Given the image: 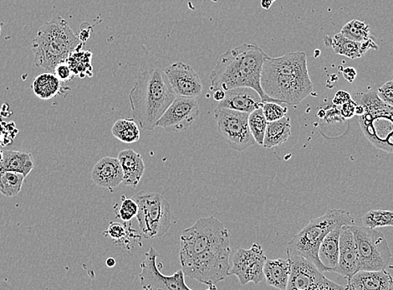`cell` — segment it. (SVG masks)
<instances>
[{"label":"cell","mask_w":393,"mask_h":290,"mask_svg":"<svg viewBox=\"0 0 393 290\" xmlns=\"http://www.w3.org/2000/svg\"><path fill=\"white\" fill-rule=\"evenodd\" d=\"M269 56L256 44L244 43L219 56L210 75L212 92L248 88L259 94L262 103H278L266 95L261 87L264 63Z\"/></svg>","instance_id":"cell-1"},{"label":"cell","mask_w":393,"mask_h":290,"mask_svg":"<svg viewBox=\"0 0 393 290\" xmlns=\"http://www.w3.org/2000/svg\"><path fill=\"white\" fill-rule=\"evenodd\" d=\"M261 87L266 95L281 104L297 105L313 92L305 52L267 57L262 70Z\"/></svg>","instance_id":"cell-2"},{"label":"cell","mask_w":393,"mask_h":290,"mask_svg":"<svg viewBox=\"0 0 393 290\" xmlns=\"http://www.w3.org/2000/svg\"><path fill=\"white\" fill-rule=\"evenodd\" d=\"M176 97L161 69L141 72L129 93L133 120L142 129L153 131Z\"/></svg>","instance_id":"cell-3"},{"label":"cell","mask_w":393,"mask_h":290,"mask_svg":"<svg viewBox=\"0 0 393 290\" xmlns=\"http://www.w3.org/2000/svg\"><path fill=\"white\" fill-rule=\"evenodd\" d=\"M81 42L67 20L56 17L39 28L32 40V51L37 67L47 72H52L61 63H65L72 52L81 50Z\"/></svg>","instance_id":"cell-4"},{"label":"cell","mask_w":393,"mask_h":290,"mask_svg":"<svg viewBox=\"0 0 393 290\" xmlns=\"http://www.w3.org/2000/svg\"><path fill=\"white\" fill-rule=\"evenodd\" d=\"M354 219L349 212L342 209H333L327 211L325 215L319 216L310 222L298 232L290 241L286 248L287 256H301L316 265L322 273L328 272L319 259V248L322 241L330 232L338 227L351 226Z\"/></svg>","instance_id":"cell-5"},{"label":"cell","mask_w":393,"mask_h":290,"mask_svg":"<svg viewBox=\"0 0 393 290\" xmlns=\"http://www.w3.org/2000/svg\"><path fill=\"white\" fill-rule=\"evenodd\" d=\"M355 99L364 108L359 124L367 140L376 149L393 154V107L383 104L375 92L358 93Z\"/></svg>","instance_id":"cell-6"},{"label":"cell","mask_w":393,"mask_h":290,"mask_svg":"<svg viewBox=\"0 0 393 290\" xmlns=\"http://www.w3.org/2000/svg\"><path fill=\"white\" fill-rule=\"evenodd\" d=\"M231 242L186 259H180L184 275L208 286L215 285L229 275Z\"/></svg>","instance_id":"cell-7"},{"label":"cell","mask_w":393,"mask_h":290,"mask_svg":"<svg viewBox=\"0 0 393 290\" xmlns=\"http://www.w3.org/2000/svg\"><path fill=\"white\" fill-rule=\"evenodd\" d=\"M133 198L138 205L137 219L145 239L165 236L171 227L170 203L157 192L139 191Z\"/></svg>","instance_id":"cell-8"},{"label":"cell","mask_w":393,"mask_h":290,"mask_svg":"<svg viewBox=\"0 0 393 290\" xmlns=\"http://www.w3.org/2000/svg\"><path fill=\"white\" fill-rule=\"evenodd\" d=\"M179 257L186 259L231 242V235L224 225L214 216L200 218L180 236Z\"/></svg>","instance_id":"cell-9"},{"label":"cell","mask_w":393,"mask_h":290,"mask_svg":"<svg viewBox=\"0 0 393 290\" xmlns=\"http://www.w3.org/2000/svg\"><path fill=\"white\" fill-rule=\"evenodd\" d=\"M359 264L358 271H379L386 269L392 259L391 249L386 238L374 228L351 225Z\"/></svg>","instance_id":"cell-10"},{"label":"cell","mask_w":393,"mask_h":290,"mask_svg":"<svg viewBox=\"0 0 393 290\" xmlns=\"http://www.w3.org/2000/svg\"><path fill=\"white\" fill-rule=\"evenodd\" d=\"M249 113L217 107L214 118L224 140L233 150L242 152L256 144L249 127Z\"/></svg>","instance_id":"cell-11"},{"label":"cell","mask_w":393,"mask_h":290,"mask_svg":"<svg viewBox=\"0 0 393 290\" xmlns=\"http://www.w3.org/2000/svg\"><path fill=\"white\" fill-rule=\"evenodd\" d=\"M158 255L153 247L146 252L145 259L141 263L139 275L143 290H192L185 283L184 273L181 271L173 275H165L157 264ZM206 290H218L215 285L208 286Z\"/></svg>","instance_id":"cell-12"},{"label":"cell","mask_w":393,"mask_h":290,"mask_svg":"<svg viewBox=\"0 0 393 290\" xmlns=\"http://www.w3.org/2000/svg\"><path fill=\"white\" fill-rule=\"evenodd\" d=\"M292 272L285 290H344L340 285L327 279L316 265L301 256L288 257Z\"/></svg>","instance_id":"cell-13"},{"label":"cell","mask_w":393,"mask_h":290,"mask_svg":"<svg viewBox=\"0 0 393 290\" xmlns=\"http://www.w3.org/2000/svg\"><path fill=\"white\" fill-rule=\"evenodd\" d=\"M267 260L264 249L256 243L249 249L240 248L233 256L229 275L238 277L241 285L258 284L265 279L264 267Z\"/></svg>","instance_id":"cell-14"},{"label":"cell","mask_w":393,"mask_h":290,"mask_svg":"<svg viewBox=\"0 0 393 290\" xmlns=\"http://www.w3.org/2000/svg\"><path fill=\"white\" fill-rule=\"evenodd\" d=\"M199 114V105L196 99L177 97L158 120L157 127L167 132L185 131L194 124Z\"/></svg>","instance_id":"cell-15"},{"label":"cell","mask_w":393,"mask_h":290,"mask_svg":"<svg viewBox=\"0 0 393 290\" xmlns=\"http://www.w3.org/2000/svg\"><path fill=\"white\" fill-rule=\"evenodd\" d=\"M163 72L176 97L196 99L201 95L203 88L202 81L190 65L178 61Z\"/></svg>","instance_id":"cell-16"},{"label":"cell","mask_w":393,"mask_h":290,"mask_svg":"<svg viewBox=\"0 0 393 290\" xmlns=\"http://www.w3.org/2000/svg\"><path fill=\"white\" fill-rule=\"evenodd\" d=\"M358 252L351 226H343L340 235L339 260L337 266L331 272L339 273L349 280L358 273Z\"/></svg>","instance_id":"cell-17"},{"label":"cell","mask_w":393,"mask_h":290,"mask_svg":"<svg viewBox=\"0 0 393 290\" xmlns=\"http://www.w3.org/2000/svg\"><path fill=\"white\" fill-rule=\"evenodd\" d=\"M92 179L97 186L113 191L124 182V171L118 159H101L93 167Z\"/></svg>","instance_id":"cell-18"},{"label":"cell","mask_w":393,"mask_h":290,"mask_svg":"<svg viewBox=\"0 0 393 290\" xmlns=\"http://www.w3.org/2000/svg\"><path fill=\"white\" fill-rule=\"evenodd\" d=\"M263 103L255 90L239 88L226 92L224 100L219 102L218 108L233 110V111L251 113L262 108Z\"/></svg>","instance_id":"cell-19"},{"label":"cell","mask_w":393,"mask_h":290,"mask_svg":"<svg viewBox=\"0 0 393 290\" xmlns=\"http://www.w3.org/2000/svg\"><path fill=\"white\" fill-rule=\"evenodd\" d=\"M324 43L326 47L333 48L335 54L346 56L352 60L361 58L369 50L378 51L379 49L374 38L363 42H357L346 38L341 34V32L335 34L333 38L329 35L325 36Z\"/></svg>","instance_id":"cell-20"},{"label":"cell","mask_w":393,"mask_h":290,"mask_svg":"<svg viewBox=\"0 0 393 290\" xmlns=\"http://www.w3.org/2000/svg\"><path fill=\"white\" fill-rule=\"evenodd\" d=\"M393 277L386 269L379 271H358L347 280L348 290H391Z\"/></svg>","instance_id":"cell-21"},{"label":"cell","mask_w":393,"mask_h":290,"mask_svg":"<svg viewBox=\"0 0 393 290\" xmlns=\"http://www.w3.org/2000/svg\"><path fill=\"white\" fill-rule=\"evenodd\" d=\"M124 171V184L126 186L137 188L145 172V164L142 155L132 149L122 150L118 154Z\"/></svg>","instance_id":"cell-22"},{"label":"cell","mask_w":393,"mask_h":290,"mask_svg":"<svg viewBox=\"0 0 393 290\" xmlns=\"http://www.w3.org/2000/svg\"><path fill=\"white\" fill-rule=\"evenodd\" d=\"M292 272V265L289 259L266 260L264 275L266 282L272 287L285 290Z\"/></svg>","instance_id":"cell-23"},{"label":"cell","mask_w":393,"mask_h":290,"mask_svg":"<svg viewBox=\"0 0 393 290\" xmlns=\"http://www.w3.org/2000/svg\"><path fill=\"white\" fill-rule=\"evenodd\" d=\"M0 168L3 171L22 174L26 177L35 168V163L31 153L26 151L7 150L2 154L0 159Z\"/></svg>","instance_id":"cell-24"},{"label":"cell","mask_w":393,"mask_h":290,"mask_svg":"<svg viewBox=\"0 0 393 290\" xmlns=\"http://www.w3.org/2000/svg\"><path fill=\"white\" fill-rule=\"evenodd\" d=\"M342 227H338L330 232L322 241L321 247L319 248V259L328 272H331L338 264L340 235H341Z\"/></svg>","instance_id":"cell-25"},{"label":"cell","mask_w":393,"mask_h":290,"mask_svg":"<svg viewBox=\"0 0 393 290\" xmlns=\"http://www.w3.org/2000/svg\"><path fill=\"white\" fill-rule=\"evenodd\" d=\"M292 136V124L290 118L285 117L278 121L268 122L263 146L270 149L283 145Z\"/></svg>","instance_id":"cell-26"},{"label":"cell","mask_w":393,"mask_h":290,"mask_svg":"<svg viewBox=\"0 0 393 290\" xmlns=\"http://www.w3.org/2000/svg\"><path fill=\"white\" fill-rule=\"evenodd\" d=\"M60 81L52 72H44L37 76L32 83L35 95L42 100L53 99L60 93Z\"/></svg>","instance_id":"cell-27"},{"label":"cell","mask_w":393,"mask_h":290,"mask_svg":"<svg viewBox=\"0 0 393 290\" xmlns=\"http://www.w3.org/2000/svg\"><path fill=\"white\" fill-rule=\"evenodd\" d=\"M92 56L91 51L78 50L67 57L65 63L71 68L74 77L83 79L93 76Z\"/></svg>","instance_id":"cell-28"},{"label":"cell","mask_w":393,"mask_h":290,"mask_svg":"<svg viewBox=\"0 0 393 290\" xmlns=\"http://www.w3.org/2000/svg\"><path fill=\"white\" fill-rule=\"evenodd\" d=\"M128 223H110L108 229L105 232V234L113 239L117 245L130 249V245L140 240L142 235H139L137 232L134 230Z\"/></svg>","instance_id":"cell-29"},{"label":"cell","mask_w":393,"mask_h":290,"mask_svg":"<svg viewBox=\"0 0 393 290\" xmlns=\"http://www.w3.org/2000/svg\"><path fill=\"white\" fill-rule=\"evenodd\" d=\"M112 136L125 144H133L140 140V129L133 118H122L115 122Z\"/></svg>","instance_id":"cell-30"},{"label":"cell","mask_w":393,"mask_h":290,"mask_svg":"<svg viewBox=\"0 0 393 290\" xmlns=\"http://www.w3.org/2000/svg\"><path fill=\"white\" fill-rule=\"evenodd\" d=\"M24 179L22 174L0 168V193L7 198L15 197L22 191Z\"/></svg>","instance_id":"cell-31"},{"label":"cell","mask_w":393,"mask_h":290,"mask_svg":"<svg viewBox=\"0 0 393 290\" xmlns=\"http://www.w3.org/2000/svg\"><path fill=\"white\" fill-rule=\"evenodd\" d=\"M341 34L346 38L357 42H363L372 38L369 26L356 19L351 20L342 27Z\"/></svg>","instance_id":"cell-32"},{"label":"cell","mask_w":393,"mask_h":290,"mask_svg":"<svg viewBox=\"0 0 393 290\" xmlns=\"http://www.w3.org/2000/svg\"><path fill=\"white\" fill-rule=\"evenodd\" d=\"M268 121L264 115L262 108L255 110L249 113V130L256 144L263 145L266 129H267Z\"/></svg>","instance_id":"cell-33"},{"label":"cell","mask_w":393,"mask_h":290,"mask_svg":"<svg viewBox=\"0 0 393 290\" xmlns=\"http://www.w3.org/2000/svg\"><path fill=\"white\" fill-rule=\"evenodd\" d=\"M364 227L376 228L393 227V211L371 210L362 216Z\"/></svg>","instance_id":"cell-34"},{"label":"cell","mask_w":393,"mask_h":290,"mask_svg":"<svg viewBox=\"0 0 393 290\" xmlns=\"http://www.w3.org/2000/svg\"><path fill=\"white\" fill-rule=\"evenodd\" d=\"M138 209L137 203L133 198L122 195L121 207L116 212L117 218L125 223H130L134 218H137Z\"/></svg>","instance_id":"cell-35"},{"label":"cell","mask_w":393,"mask_h":290,"mask_svg":"<svg viewBox=\"0 0 393 290\" xmlns=\"http://www.w3.org/2000/svg\"><path fill=\"white\" fill-rule=\"evenodd\" d=\"M278 103H264L262 105L264 115L268 122L278 121L286 116L288 108Z\"/></svg>","instance_id":"cell-36"},{"label":"cell","mask_w":393,"mask_h":290,"mask_svg":"<svg viewBox=\"0 0 393 290\" xmlns=\"http://www.w3.org/2000/svg\"><path fill=\"white\" fill-rule=\"evenodd\" d=\"M379 99L383 104L393 107V80L387 81L378 90Z\"/></svg>","instance_id":"cell-37"},{"label":"cell","mask_w":393,"mask_h":290,"mask_svg":"<svg viewBox=\"0 0 393 290\" xmlns=\"http://www.w3.org/2000/svg\"><path fill=\"white\" fill-rule=\"evenodd\" d=\"M53 73L60 81V83H67V81L74 79L71 68L69 67L67 63H61L57 65Z\"/></svg>","instance_id":"cell-38"},{"label":"cell","mask_w":393,"mask_h":290,"mask_svg":"<svg viewBox=\"0 0 393 290\" xmlns=\"http://www.w3.org/2000/svg\"><path fill=\"white\" fill-rule=\"evenodd\" d=\"M324 113L325 114L323 118H324L327 122H341L345 120V118L342 117L341 111H340L338 107L334 104L331 106V107L324 109Z\"/></svg>","instance_id":"cell-39"},{"label":"cell","mask_w":393,"mask_h":290,"mask_svg":"<svg viewBox=\"0 0 393 290\" xmlns=\"http://www.w3.org/2000/svg\"><path fill=\"white\" fill-rule=\"evenodd\" d=\"M357 102L351 100L350 102H348L347 104L341 106L340 111H341L342 117L345 118V120L353 117L355 115L356 107H357Z\"/></svg>","instance_id":"cell-40"},{"label":"cell","mask_w":393,"mask_h":290,"mask_svg":"<svg viewBox=\"0 0 393 290\" xmlns=\"http://www.w3.org/2000/svg\"><path fill=\"white\" fill-rule=\"evenodd\" d=\"M352 100L351 94L346 91H338L335 94L333 99V104L337 107H341V106L346 104L348 102Z\"/></svg>","instance_id":"cell-41"},{"label":"cell","mask_w":393,"mask_h":290,"mask_svg":"<svg viewBox=\"0 0 393 290\" xmlns=\"http://www.w3.org/2000/svg\"><path fill=\"white\" fill-rule=\"evenodd\" d=\"M92 31L93 28L89 23H83V24H81L80 29V35H78L79 36L81 42L83 43L87 42V40H89L90 38H91Z\"/></svg>","instance_id":"cell-42"},{"label":"cell","mask_w":393,"mask_h":290,"mask_svg":"<svg viewBox=\"0 0 393 290\" xmlns=\"http://www.w3.org/2000/svg\"><path fill=\"white\" fill-rule=\"evenodd\" d=\"M343 77L348 83H352L358 76V72L353 67H346L342 72Z\"/></svg>","instance_id":"cell-43"},{"label":"cell","mask_w":393,"mask_h":290,"mask_svg":"<svg viewBox=\"0 0 393 290\" xmlns=\"http://www.w3.org/2000/svg\"><path fill=\"white\" fill-rule=\"evenodd\" d=\"M225 94H226V92L222 91V90H218V91L214 92V99L219 103V102L224 100Z\"/></svg>","instance_id":"cell-44"},{"label":"cell","mask_w":393,"mask_h":290,"mask_svg":"<svg viewBox=\"0 0 393 290\" xmlns=\"http://www.w3.org/2000/svg\"><path fill=\"white\" fill-rule=\"evenodd\" d=\"M106 264L108 268H114L116 266L117 261L113 259V257H108V259L106 261Z\"/></svg>","instance_id":"cell-45"},{"label":"cell","mask_w":393,"mask_h":290,"mask_svg":"<svg viewBox=\"0 0 393 290\" xmlns=\"http://www.w3.org/2000/svg\"><path fill=\"white\" fill-rule=\"evenodd\" d=\"M261 7L265 10H269L272 6V2L270 0H261Z\"/></svg>","instance_id":"cell-46"},{"label":"cell","mask_w":393,"mask_h":290,"mask_svg":"<svg viewBox=\"0 0 393 290\" xmlns=\"http://www.w3.org/2000/svg\"><path fill=\"white\" fill-rule=\"evenodd\" d=\"M363 113H364V108L361 104H358L357 107H356L355 115L359 117V116H362Z\"/></svg>","instance_id":"cell-47"},{"label":"cell","mask_w":393,"mask_h":290,"mask_svg":"<svg viewBox=\"0 0 393 290\" xmlns=\"http://www.w3.org/2000/svg\"><path fill=\"white\" fill-rule=\"evenodd\" d=\"M389 268L393 269V266H392V265H389Z\"/></svg>","instance_id":"cell-48"},{"label":"cell","mask_w":393,"mask_h":290,"mask_svg":"<svg viewBox=\"0 0 393 290\" xmlns=\"http://www.w3.org/2000/svg\"><path fill=\"white\" fill-rule=\"evenodd\" d=\"M270 1H271L272 3H274V1H276V0H270Z\"/></svg>","instance_id":"cell-49"},{"label":"cell","mask_w":393,"mask_h":290,"mask_svg":"<svg viewBox=\"0 0 393 290\" xmlns=\"http://www.w3.org/2000/svg\"><path fill=\"white\" fill-rule=\"evenodd\" d=\"M0 34H1V26H0Z\"/></svg>","instance_id":"cell-50"},{"label":"cell","mask_w":393,"mask_h":290,"mask_svg":"<svg viewBox=\"0 0 393 290\" xmlns=\"http://www.w3.org/2000/svg\"><path fill=\"white\" fill-rule=\"evenodd\" d=\"M392 80H393V72H392Z\"/></svg>","instance_id":"cell-51"},{"label":"cell","mask_w":393,"mask_h":290,"mask_svg":"<svg viewBox=\"0 0 393 290\" xmlns=\"http://www.w3.org/2000/svg\"><path fill=\"white\" fill-rule=\"evenodd\" d=\"M344 290H348V289L345 288V289H344Z\"/></svg>","instance_id":"cell-52"}]
</instances>
